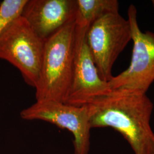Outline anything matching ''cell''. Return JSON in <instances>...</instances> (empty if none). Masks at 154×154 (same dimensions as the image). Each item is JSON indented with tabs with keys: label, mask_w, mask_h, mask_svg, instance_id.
<instances>
[{
	"label": "cell",
	"mask_w": 154,
	"mask_h": 154,
	"mask_svg": "<svg viewBox=\"0 0 154 154\" xmlns=\"http://www.w3.org/2000/svg\"><path fill=\"white\" fill-rule=\"evenodd\" d=\"M128 20L134 43L131 62L126 70L113 76L109 83L112 90L146 93L154 81V33H144L140 29L134 5L128 9Z\"/></svg>",
	"instance_id": "obj_5"
},
{
	"label": "cell",
	"mask_w": 154,
	"mask_h": 154,
	"mask_svg": "<svg viewBox=\"0 0 154 154\" xmlns=\"http://www.w3.org/2000/svg\"><path fill=\"white\" fill-rule=\"evenodd\" d=\"M109 82L100 77L86 38H75V55L72 83L65 103L82 106L111 93Z\"/></svg>",
	"instance_id": "obj_7"
},
{
	"label": "cell",
	"mask_w": 154,
	"mask_h": 154,
	"mask_svg": "<svg viewBox=\"0 0 154 154\" xmlns=\"http://www.w3.org/2000/svg\"><path fill=\"white\" fill-rule=\"evenodd\" d=\"M75 55V22L62 28L45 41L37 101L65 102L72 83Z\"/></svg>",
	"instance_id": "obj_2"
},
{
	"label": "cell",
	"mask_w": 154,
	"mask_h": 154,
	"mask_svg": "<svg viewBox=\"0 0 154 154\" xmlns=\"http://www.w3.org/2000/svg\"><path fill=\"white\" fill-rule=\"evenodd\" d=\"M77 11L75 31L79 35H86L90 26L105 14L119 11L116 0H76Z\"/></svg>",
	"instance_id": "obj_9"
},
{
	"label": "cell",
	"mask_w": 154,
	"mask_h": 154,
	"mask_svg": "<svg viewBox=\"0 0 154 154\" xmlns=\"http://www.w3.org/2000/svg\"><path fill=\"white\" fill-rule=\"evenodd\" d=\"M27 0H4L0 4V33L13 19L20 16Z\"/></svg>",
	"instance_id": "obj_10"
},
{
	"label": "cell",
	"mask_w": 154,
	"mask_h": 154,
	"mask_svg": "<svg viewBox=\"0 0 154 154\" xmlns=\"http://www.w3.org/2000/svg\"><path fill=\"white\" fill-rule=\"evenodd\" d=\"M88 105L91 128L111 127L121 134L134 154H154L150 124L154 105L146 93L112 90Z\"/></svg>",
	"instance_id": "obj_1"
},
{
	"label": "cell",
	"mask_w": 154,
	"mask_h": 154,
	"mask_svg": "<svg viewBox=\"0 0 154 154\" xmlns=\"http://www.w3.org/2000/svg\"><path fill=\"white\" fill-rule=\"evenodd\" d=\"M27 121L47 122L72 132L74 154H88L90 149V112L88 105L76 106L46 100L35 103L20 112Z\"/></svg>",
	"instance_id": "obj_6"
},
{
	"label": "cell",
	"mask_w": 154,
	"mask_h": 154,
	"mask_svg": "<svg viewBox=\"0 0 154 154\" xmlns=\"http://www.w3.org/2000/svg\"><path fill=\"white\" fill-rule=\"evenodd\" d=\"M152 4H153V5H154V1H152Z\"/></svg>",
	"instance_id": "obj_11"
},
{
	"label": "cell",
	"mask_w": 154,
	"mask_h": 154,
	"mask_svg": "<svg viewBox=\"0 0 154 154\" xmlns=\"http://www.w3.org/2000/svg\"><path fill=\"white\" fill-rule=\"evenodd\" d=\"M86 40L100 77L110 81L113 77L112 69L115 62L132 40L128 20L119 11L107 13L90 26Z\"/></svg>",
	"instance_id": "obj_4"
},
{
	"label": "cell",
	"mask_w": 154,
	"mask_h": 154,
	"mask_svg": "<svg viewBox=\"0 0 154 154\" xmlns=\"http://www.w3.org/2000/svg\"><path fill=\"white\" fill-rule=\"evenodd\" d=\"M76 0H27L20 16L45 42L75 22Z\"/></svg>",
	"instance_id": "obj_8"
},
{
	"label": "cell",
	"mask_w": 154,
	"mask_h": 154,
	"mask_svg": "<svg viewBox=\"0 0 154 154\" xmlns=\"http://www.w3.org/2000/svg\"><path fill=\"white\" fill-rule=\"evenodd\" d=\"M45 44L20 15L9 22L0 33V59L17 67L25 81L35 88L39 78Z\"/></svg>",
	"instance_id": "obj_3"
}]
</instances>
